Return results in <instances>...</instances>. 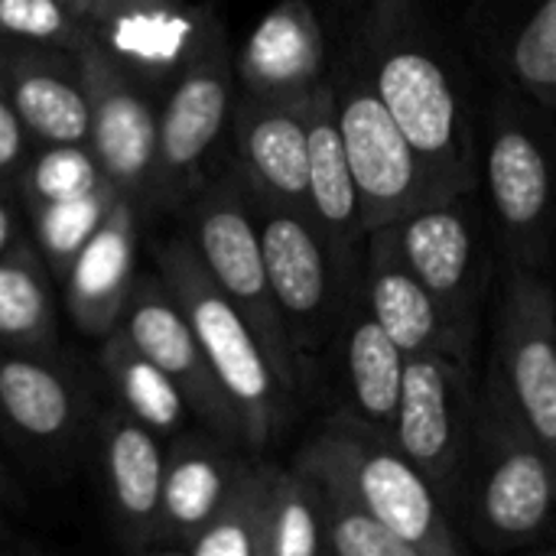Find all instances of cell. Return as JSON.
<instances>
[{
    "instance_id": "30bf717a",
    "label": "cell",
    "mask_w": 556,
    "mask_h": 556,
    "mask_svg": "<svg viewBox=\"0 0 556 556\" xmlns=\"http://www.w3.org/2000/svg\"><path fill=\"white\" fill-rule=\"evenodd\" d=\"M469 199L472 195L430 202L394 222L391 231L401 257L437 300L456 342L472 362L498 270L485 228Z\"/></svg>"
},
{
    "instance_id": "d590c367",
    "label": "cell",
    "mask_w": 556,
    "mask_h": 556,
    "mask_svg": "<svg viewBox=\"0 0 556 556\" xmlns=\"http://www.w3.org/2000/svg\"><path fill=\"white\" fill-rule=\"evenodd\" d=\"M16 208L10 202V186L0 182V257L16 244Z\"/></svg>"
},
{
    "instance_id": "d6a6232c",
    "label": "cell",
    "mask_w": 556,
    "mask_h": 556,
    "mask_svg": "<svg viewBox=\"0 0 556 556\" xmlns=\"http://www.w3.org/2000/svg\"><path fill=\"white\" fill-rule=\"evenodd\" d=\"M296 466V463H293ZM306 472V469H303ZM323 498L326 554L332 556H417L397 534H391L355 495L342 485L306 472Z\"/></svg>"
},
{
    "instance_id": "f1b7e54d",
    "label": "cell",
    "mask_w": 556,
    "mask_h": 556,
    "mask_svg": "<svg viewBox=\"0 0 556 556\" xmlns=\"http://www.w3.org/2000/svg\"><path fill=\"white\" fill-rule=\"evenodd\" d=\"M326 554L323 498L316 482L300 466L267 463L264 498V556Z\"/></svg>"
},
{
    "instance_id": "4fadbf2b",
    "label": "cell",
    "mask_w": 556,
    "mask_h": 556,
    "mask_svg": "<svg viewBox=\"0 0 556 556\" xmlns=\"http://www.w3.org/2000/svg\"><path fill=\"white\" fill-rule=\"evenodd\" d=\"M81 88L88 98V147L104 179L143 208L156 199V108L101 46L78 49Z\"/></svg>"
},
{
    "instance_id": "2e32d148",
    "label": "cell",
    "mask_w": 556,
    "mask_h": 556,
    "mask_svg": "<svg viewBox=\"0 0 556 556\" xmlns=\"http://www.w3.org/2000/svg\"><path fill=\"white\" fill-rule=\"evenodd\" d=\"M463 33L502 88L556 111V0H469Z\"/></svg>"
},
{
    "instance_id": "3957f363",
    "label": "cell",
    "mask_w": 556,
    "mask_h": 556,
    "mask_svg": "<svg viewBox=\"0 0 556 556\" xmlns=\"http://www.w3.org/2000/svg\"><path fill=\"white\" fill-rule=\"evenodd\" d=\"M556 515V463L479 384L476 430L459 495V531L485 551L538 544Z\"/></svg>"
},
{
    "instance_id": "8fae6325",
    "label": "cell",
    "mask_w": 556,
    "mask_h": 556,
    "mask_svg": "<svg viewBox=\"0 0 556 556\" xmlns=\"http://www.w3.org/2000/svg\"><path fill=\"white\" fill-rule=\"evenodd\" d=\"M476 407L479 384L472 378V365L437 352L407 358L391 437L424 472L453 518L459 515Z\"/></svg>"
},
{
    "instance_id": "1f68e13d",
    "label": "cell",
    "mask_w": 556,
    "mask_h": 556,
    "mask_svg": "<svg viewBox=\"0 0 556 556\" xmlns=\"http://www.w3.org/2000/svg\"><path fill=\"white\" fill-rule=\"evenodd\" d=\"M104 173L88 143H33L16 189L26 208L42 202H62L104 186Z\"/></svg>"
},
{
    "instance_id": "7c38bea8",
    "label": "cell",
    "mask_w": 556,
    "mask_h": 556,
    "mask_svg": "<svg viewBox=\"0 0 556 556\" xmlns=\"http://www.w3.org/2000/svg\"><path fill=\"white\" fill-rule=\"evenodd\" d=\"M235 52L225 26L215 23L163 94L156 111V199L153 205L182 199L218 143L235 111Z\"/></svg>"
},
{
    "instance_id": "836d02e7",
    "label": "cell",
    "mask_w": 556,
    "mask_h": 556,
    "mask_svg": "<svg viewBox=\"0 0 556 556\" xmlns=\"http://www.w3.org/2000/svg\"><path fill=\"white\" fill-rule=\"evenodd\" d=\"M0 39L78 52L91 42V23L65 0H0Z\"/></svg>"
},
{
    "instance_id": "8992f818",
    "label": "cell",
    "mask_w": 556,
    "mask_h": 556,
    "mask_svg": "<svg viewBox=\"0 0 556 556\" xmlns=\"http://www.w3.org/2000/svg\"><path fill=\"white\" fill-rule=\"evenodd\" d=\"M482 388L556 463V293L547 274L511 261L498 270Z\"/></svg>"
},
{
    "instance_id": "5bb4252c",
    "label": "cell",
    "mask_w": 556,
    "mask_h": 556,
    "mask_svg": "<svg viewBox=\"0 0 556 556\" xmlns=\"http://www.w3.org/2000/svg\"><path fill=\"white\" fill-rule=\"evenodd\" d=\"M121 329L130 342L179 388L189 414L218 440L244 450V430L235 401L208 365L186 313L160 274H140L124 309Z\"/></svg>"
},
{
    "instance_id": "d6986e66",
    "label": "cell",
    "mask_w": 556,
    "mask_h": 556,
    "mask_svg": "<svg viewBox=\"0 0 556 556\" xmlns=\"http://www.w3.org/2000/svg\"><path fill=\"white\" fill-rule=\"evenodd\" d=\"M238 176L248 192L309 212L306 101H270L241 91L231 111Z\"/></svg>"
},
{
    "instance_id": "ffe728a7",
    "label": "cell",
    "mask_w": 556,
    "mask_h": 556,
    "mask_svg": "<svg viewBox=\"0 0 556 556\" xmlns=\"http://www.w3.org/2000/svg\"><path fill=\"white\" fill-rule=\"evenodd\" d=\"M358 296L407 358L437 352L472 365L456 342L443 309L401 257L391 225L368 231L362 241Z\"/></svg>"
},
{
    "instance_id": "44dd1931",
    "label": "cell",
    "mask_w": 556,
    "mask_h": 556,
    "mask_svg": "<svg viewBox=\"0 0 556 556\" xmlns=\"http://www.w3.org/2000/svg\"><path fill=\"white\" fill-rule=\"evenodd\" d=\"M137 244H140V205L117 195L98 231L72 257L62 274V296L72 323L94 339L114 332L124 319L137 283Z\"/></svg>"
},
{
    "instance_id": "74e56055",
    "label": "cell",
    "mask_w": 556,
    "mask_h": 556,
    "mask_svg": "<svg viewBox=\"0 0 556 556\" xmlns=\"http://www.w3.org/2000/svg\"><path fill=\"white\" fill-rule=\"evenodd\" d=\"M65 3H68V7H72V10H75L78 16H85V20H88V10H91V0H65Z\"/></svg>"
},
{
    "instance_id": "484cf974",
    "label": "cell",
    "mask_w": 556,
    "mask_h": 556,
    "mask_svg": "<svg viewBox=\"0 0 556 556\" xmlns=\"http://www.w3.org/2000/svg\"><path fill=\"white\" fill-rule=\"evenodd\" d=\"M336 342L342 352V378L349 391L345 410L365 420L368 427L391 433L401 388H404L407 355L391 342V336L368 313V306L358 296V283L336 329Z\"/></svg>"
},
{
    "instance_id": "6da1fadb",
    "label": "cell",
    "mask_w": 556,
    "mask_h": 556,
    "mask_svg": "<svg viewBox=\"0 0 556 556\" xmlns=\"http://www.w3.org/2000/svg\"><path fill=\"white\" fill-rule=\"evenodd\" d=\"M440 199L479 192V121L459 55L424 0H362L349 39Z\"/></svg>"
},
{
    "instance_id": "603a6c76",
    "label": "cell",
    "mask_w": 556,
    "mask_h": 556,
    "mask_svg": "<svg viewBox=\"0 0 556 556\" xmlns=\"http://www.w3.org/2000/svg\"><path fill=\"white\" fill-rule=\"evenodd\" d=\"M241 456L238 446L218 440L215 433H186L166 450L163 492H160V525L156 554H186L199 531L218 511Z\"/></svg>"
},
{
    "instance_id": "9c48e42d",
    "label": "cell",
    "mask_w": 556,
    "mask_h": 556,
    "mask_svg": "<svg viewBox=\"0 0 556 556\" xmlns=\"http://www.w3.org/2000/svg\"><path fill=\"white\" fill-rule=\"evenodd\" d=\"M329 85L342 147L358 189L365 235L394 225L430 202H440L417 150L371 88L349 46L339 65L329 68Z\"/></svg>"
},
{
    "instance_id": "ab89813d",
    "label": "cell",
    "mask_w": 556,
    "mask_h": 556,
    "mask_svg": "<svg viewBox=\"0 0 556 556\" xmlns=\"http://www.w3.org/2000/svg\"><path fill=\"white\" fill-rule=\"evenodd\" d=\"M98 3H101V0H91V10H88V16L94 13V7H98Z\"/></svg>"
},
{
    "instance_id": "d4e9b609",
    "label": "cell",
    "mask_w": 556,
    "mask_h": 556,
    "mask_svg": "<svg viewBox=\"0 0 556 556\" xmlns=\"http://www.w3.org/2000/svg\"><path fill=\"white\" fill-rule=\"evenodd\" d=\"M306 137H309V215L326 235L329 248L339 254V261L358 270L362 241H365L362 205L342 147L329 75L306 98Z\"/></svg>"
},
{
    "instance_id": "277c9868",
    "label": "cell",
    "mask_w": 556,
    "mask_h": 556,
    "mask_svg": "<svg viewBox=\"0 0 556 556\" xmlns=\"http://www.w3.org/2000/svg\"><path fill=\"white\" fill-rule=\"evenodd\" d=\"M534 104L498 88L479 127V189L505 261L551 270L556 225V150Z\"/></svg>"
},
{
    "instance_id": "f35d334b",
    "label": "cell",
    "mask_w": 556,
    "mask_h": 556,
    "mask_svg": "<svg viewBox=\"0 0 556 556\" xmlns=\"http://www.w3.org/2000/svg\"><path fill=\"white\" fill-rule=\"evenodd\" d=\"M3 534H7V525H3V515H0V541H3Z\"/></svg>"
},
{
    "instance_id": "7402d4cb",
    "label": "cell",
    "mask_w": 556,
    "mask_h": 556,
    "mask_svg": "<svg viewBox=\"0 0 556 556\" xmlns=\"http://www.w3.org/2000/svg\"><path fill=\"white\" fill-rule=\"evenodd\" d=\"M0 68L33 143H88L78 52L0 39Z\"/></svg>"
},
{
    "instance_id": "7a4b0ae2",
    "label": "cell",
    "mask_w": 556,
    "mask_h": 556,
    "mask_svg": "<svg viewBox=\"0 0 556 556\" xmlns=\"http://www.w3.org/2000/svg\"><path fill=\"white\" fill-rule=\"evenodd\" d=\"M293 463L355 495L417 556H459L469 551L456 518L388 430L368 427L342 410L323 424Z\"/></svg>"
},
{
    "instance_id": "ac0fdd59",
    "label": "cell",
    "mask_w": 556,
    "mask_h": 556,
    "mask_svg": "<svg viewBox=\"0 0 556 556\" xmlns=\"http://www.w3.org/2000/svg\"><path fill=\"white\" fill-rule=\"evenodd\" d=\"M326 75V29L309 0H277L235 55L241 91L270 101H306Z\"/></svg>"
},
{
    "instance_id": "83f0119b",
    "label": "cell",
    "mask_w": 556,
    "mask_h": 556,
    "mask_svg": "<svg viewBox=\"0 0 556 556\" xmlns=\"http://www.w3.org/2000/svg\"><path fill=\"white\" fill-rule=\"evenodd\" d=\"M98 362H101V371L108 375L114 394L121 397V407L130 410L140 424H147L163 440L179 437L186 430L192 414H189L179 388L130 342V336L121 326L104 336Z\"/></svg>"
},
{
    "instance_id": "e575fe53",
    "label": "cell",
    "mask_w": 556,
    "mask_h": 556,
    "mask_svg": "<svg viewBox=\"0 0 556 556\" xmlns=\"http://www.w3.org/2000/svg\"><path fill=\"white\" fill-rule=\"evenodd\" d=\"M33 150V137L26 130V124L16 114V104L10 98L3 68H0V182H16L26 156Z\"/></svg>"
},
{
    "instance_id": "5b68a950",
    "label": "cell",
    "mask_w": 556,
    "mask_h": 556,
    "mask_svg": "<svg viewBox=\"0 0 556 556\" xmlns=\"http://www.w3.org/2000/svg\"><path fill=\"white\" fill-rule=\"evenodd\" d=\"M156 274L176 296L208 365L235 401L244 430V450H267L283 430L290 394L277 381L254 329L218 290L192 238H169L156 251Z\"/></svg>"
},
{
    "instance_id": "ba28073f",
    "label": "cell",
    "mask_w": 556,
    "mask_h": 556,
    "mask_svg": "<svg viewBox=\"0 0 556 556\" xmlns=\"http://www.w3.org/2000/svg\"><path fill=\"white\" fill-rule=\"evenodd\" d=\"M274 300L303 362L319 355L345 316L358 270L342 264L306 208L248 192Z\"/></svg>"
},
{
    "instance_id": "52a82bcc",
    "label": "cell",
    "mask_w": 556,
    "mask_h": 556,
    "mask_svg": "<svg viewBox=\"0 0 556 556\" xmlns=\"http://www.w3.org/2000/svg\"><path fill=\"white\" fill-rule=\"evenodd\" d=\"M192 244L218 290L254 329L283 391L296 397L306 378V362L296 352L290 329L280 316V306L274 300L257 222L241 176L228 173L199 192L192 205Z\"/></svg>"
},
{
    "instance_id": "4dcf8cb0",
    "label": "cell",
    "mask_w": 556,
    "mask_h": 556,
    "mask_svg": "<svg viewBox=\"0 0 556 556\" xmlns=\"http://www.w3.org/2000/svg\"><path fill=\"white\" fill-rule=\"evenodd\" d=\"M117 195L121 192L111 182H104L94 192H85V195H75V199H62V202H42V205L29 208L33 244L39 248V254L49 264L55 280H62V274L72 264V257L98 231V225L104 222V215L111 212Z\"/></svg>"
},
{
    "instance_id": "cb8c5ba5",
    "label": "cell",
    "mask_w": 556,
    "mask_h": 556,
    "mask_svg": "<svg viewBox=\"0 0 556 556\" xmlns=\"http://www.w3.org/2000/svg\"><path fill=\"white\" fill-rule=\"evenodd\" d=\"M81 410V384L52 352L0 349V417L20 440L62 450L75 437Z\"/></svg>"
},
{
    "instance_id": "f546056e",
    "label": "cell",
    "mask_w": 556,
    "mask_h": 556,
    "mask_svg": "<svg viewBox=\"0 0 556 556\" xmlns=\"http://www.w3.org/2000/svg\"><path fill=\"white\" fill-rule=\"evenodd\" d=\"M267 463L241 456L212 521L189 544V556H264Z\"/></svg>"
},
{
    "instance_id": "e0dca14e",
    "label": "cell",
    "mask_w": 556,
    "mask_h": 556,
    "mask_svg": "<svg viewBox=\"0 0 556 556\" xmlns=\"http://www.w3.org/2000/svg\"><path fill=\"white\" fill-rule=\"evenodd\" d=\"M94 433L117 544L130 554H153L166 469L163 437L124 407L101 414Z\"/></svg>"
},
{
    "instance_id": "4316f807",
    "label": "cell",
    "mask_w": 556,
    "mask_h": 556,
    "mask_svg": "<svg viewBox=\"0 0 556 556\" xmlns=\"http://www.w3.org/2000/svg\"><path fill=\"white\" fill-rule=\"evenodd\" d=\"M52 280L49 264L29 241H16L0 257V349L52 352L59 326Z\"/></svg>"
},
{
    "instance_id": "8d00e7d4",
    "label": "cell",
    "mask_w": 556,
    "mask_h": 556,
    "mask_svg": "<svg viewBox=\"0 0 556 556\" xmlns=\"http://www.w3.org/2000/svg\"><path fill=\"white\" fill-rule=\"evenodd\" d=\"M0 505H13V508L23 505V495H20V489H16V482L10 479V472H7L3 463H0Z\"/></svg>"
},
{
    "instance_id": "9a60e30c",
    "label": "cell",
    "mask_w": 556,
    "mask_h": 556,
    "mask_svg": "<svg viewBox=\"0 0 556 556\" xmlns=\"http://www.w3.org/2000/svg\"><path fill=\"white\" fill-rule=\"evenodd\" d=\"M88 23L91 42L140 88L166 94L218 16L189 0H101Z\"/></svg>"
}]
</instances>
